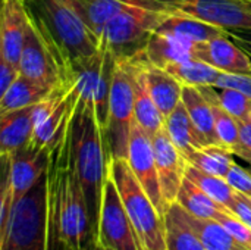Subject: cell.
Wrapping results in <instances>:
<instances>
[{
  "mask_svg": "<svg viewBox=\"0 0 251 250\" xmlns=\"http://www.w3.org/2000/svg\"><path fill=\"white\" fill-rule=\"evenodd\" d=\"M134 116V85L128 56H113L107 111V140L113 158L126 159Z\"/></svg>",
  "mask_w": 251,
  "mask_h": 250,
  "instance_id": "8992f818",
  "label": "cell"
},
{
  "mask_svg": "<svg viewBox=\"0 0 251 250\" xmlns=\"http://www.w3.org/2000/svg\"><path fill=\"white\" fill-rule=\"evenodd\" d=\"M109 172L134 225L141 250H166L165 218L134 175L128 161L112 158Z\"/></svg>",
  "mask_w": 251,
  "mask_h": 250,
  "instance_id": "277c9868",
  "label": "cell"
},
{
  "mask_svg": "<svg viewBox=\"0 0 251 250\" xmlns=\"http://www.w3.org/2000/svg\"><path fill=\"white\" fill-rule=\"evenodd\" d=\"M146 75L149 91L160 113L166 118L182 102L184 85L171 72L150 63L149 59L146 63Z\"/></svg>",
  "mask_w": 251,
  "mask_h": 250,
  "instance_id": "d6986e66",
  "label": "cell"
},
{
  "mask_svg": "<svg viewBox=\"0 0 251 250\" xmlns=\"http://www.w3.org/2000/svg\"><path fill=\"white\" fill-rule=\"evenodd\" d=\"M34 106L0 113V153L3 162H7L15 153L28 146L34 128Z\"/></svg>",
  "mask_w": 251,
  "mask_h": 250,
  "instance_id": "e0dca14e",
  "label": "cell"
},
{
  "mask_svg": "<svg viewBox=\"0 0 251 250\" xmlns=\"http://www.w3.org/2000/svg\"><path fill=\"white\" fill-rule=\"evenodd\" d=\"M126 161L134 175L137 177V180L140 181L146 193L150 196V199L153 200L160 215L165 218V214L169 206L166 205L163 194H162V189H160L153 139L137 122H134L131 128Z\"/></svg>",
  "mask_w": 251,
  "mask_h": 250,
  "instance_id": "30bf717a",
  "label": "cell"
},
{
  "mask_svg": "<svg viewBox=\"0 0 251 250\" xmlns=\"http://www.w3.org/2000/svg\"><path fill=\"white\" fill-rule=\"evenodd\" d=\"M19 75H21L19 66L0 59V96L6 93V90L13 84V81Z\"/></svg>",
  "mask_w": 251,
  "mask_h": 250,
  "instance_id": "d590c367",
  "label": "cell"
},
{
  "mask_svg": "<svg viewBox=\"0 0 251 250\" xmlns=\"http://www.w3.org/2000/svg\"><path fill=\"white\" fill-rule=\"evenodd\" d=\"M225 180L237 193L251 199V169H246L238 164H234L228 171Z\"/></svg>",
  "mask_w": 251,
  "mask_h": 250,
  "instance_id": "1f68e13d",
  "label": "cell"
},
{
  "mask_svg": "<svg viewBox=\"0 0 251 250\" xmlns=\"http://www.w3.org/2000/svg\"><path fill=\"white\" fill-rule=\"evenodd\" d=\"M249 165H250V169H251V164H249Z\"/></svg>",
  "mask_w": 251,
  "mask_h": 250,
  "instance_id": "b9f144b4",
  "label": "cell"
},
{
  "mask_svg": "<svg viewBox=\"0 0 251 250\" xmlns=\"http://www.w3.org/2000/svg\"><path fill=\"white\" fill-rule=\"evenodd\" d=\"M166 250H207L182 217V208L174 202L165 214Z\"/></svg>",
  "mask_w": 251,
  "mask_h": 250,
  "instance_id": "484cf974",
  "label": "cell"
},
{
  "mask_svg": "<svg viewBox=\"0 0 251 250\" xmlns=\"http://www.w3.org/2000/svg\"><path fill=\"white\" fill-rule=\"evenodd\" d=\"M216 88H237L243 93H246L251 99V74H221L216 85Z\"/></svg>",
  "mask_w": 251,
  "mask_h": 250,
  "instance_id": "e575fe53",
  "label": "cell"
},
{
  "mask_svg": "<svg viewBox=\"0 0 251 250\" xmlns=\"http://www.w3.org/2000/svg\"><path fill=\"white\" fill-rule=\"evenodd\" d=\"M243 196H244V194H243ZM246 199H247V202H249V203H250V205H251V199H250V197H247V196H246Z\"/></svg>",
  "mask_w": 251,
  "mask_h": 250,
  "instance_id": "ab89813d",
  "label": "cell"
},
{
  "mask_svg": "<svg viewBox=\"0 0 251 250\" xmlns=\"http://www.w3.org/2000/svg\"><path fill=\"white\" fill-rule=\"evenodd\" d=\"M200 91L212 103L215 113V127L219 144L234 152V155L241 149V136H240V122L229 115L216 100V87L207 85L200 87Z\"/></svg>",
  "mask_w": 251,
  "mask_h": 250,
  "instance_id": "4316f807",
  "label": "cell"
},
{
  "mask_svg": "<svg viewBox=\"0 0 251 250\" xmlns=\"http://www.w3.org/2000/svg\"><path fill=\"white\" fill-rule=\"evenodd\" d=\"M228 34H229V37L237 44H240L251 56V31H244V32H240V31H228Z\"/></svg>",
  "mask_w": 251,
  "mask_h": 250,
  "instance_id": "8d00e7d4",
  "label": "cell"
},
{
  "mask_svg": "<svg viewBox=\"0 0 251 250\" xmlns=\"http://www.w3.org/2000/svg\"><path fill=\"white\" fill-rule=\"evenodd\" d=\"M132 85H134V116L135 122L151 137L165 127V118L156 106L147 85L146 63L147 57L144 49L128 56Z\"/></svg>",
  "mask_w": 251,
  "mask_h": 250,
  "instance_id": "4fadbf2b",
  "label": "cell"
},
{
  "mask_svg": "<svg viewBox=\"0 0 251 250\" xmlns=\"http://www.w3.org/2000/svg\"><path fill=\"white\" fill-rule=\"evenodd\" d=\"M165 130L185 158L206 146L182 102L165 118Z\"/></svg>",
  "mask_w": 251,
  "mask_h": 250,
  "instance_id": "603a6c76",
  "label": "cell"
},
{
  "mask_svg": "<svg viewBox=\"0 0 251 250\" xmlns=\"http://www.w3.org/2000/svg\"><path fill=\"white\" fill-rule=\"evenodd\" d=\"M218 103L240 124L251 122V99L237 88H216Z\"/></svg>",
  "mask_w": 251,
  "mask_h": 250,
  "instance_id": "4dcf8cb0",
  "label": "cell"
},
{
  "mask_svg": "<svg viewBox=\"0 0 251 250\" xmlns=\"http://www.w3.org/2000/svg\"><path fill=\"white\" fill-rule=\"evenodd\" d=\"M176 203L181 205L188 214L201 220H213L221 222L226 215H235L228 208L215 202L187 177L179 189Z\"/></svg>",
  "mask_w": 251,
  "mask_h": 250,
  "instance_id": "7402d4cb",
  "label": "cell"
},
{
  "mask_svg": "<svg viewBox=\"0 0 251 250\" xmlns=\"http://www.w3.org/2000/svg\"><path fill=\"white\" fill-rule=\"evenodd\" d=\"M221 222L231 231L244 249L251 250V228L247 224H244L237 215H226Z\"/></svg>",
  "mask_w": 251,
  "mask_h": 250,
  "instance_id": "d6a6232c",
  "label": "cell"
},
{
  "mask_svg": "<svg viewBox=\"0 0 251 250\" xmlns=\"http://www.w3.org/2000/svg\"><path fill=\"white\" fill-rule=\"evenodd\" d=\"M194 50H196L194 43L157 31L153 32V35L149 38L147 44L144 46V53L149 62L163 69L172 63L193 59Z\"/></svg>",
  "mask_w": 251,
  "mask_h": 250,
  "instance_id": "ac0fdd59",
  "label": "cell"
},
{
  "mask_svg": "<svg viewBox=\"0 0 251 250\" xmlns=\"http://www.w3.org/2000/svg\"><path fill=\"white\" fill-rule=\"evenodd\" d=\"M151 139L162 194L166 205L169 206L171 203L176 202L179 189L185 180L188 162L184 153L174 144L165 127Z\"/></svg>",
  "mask_w": 251,
  "mask_h": 250,
  "instance_id": "7c38bea8",
  "label": "cell"
},
{
  "mask_svg": "<svg viewBox=\"0 0 251 250\" xmlns=\"http://www.w3.org/2000/svg\"><path fill=\"white\" fill-rule=\"evenodd\" d=\"M19 71L22 75L51 88L66 83L57 60L31 22L19 59Z\"/></svg>",
  "mask_w": 251,
  "mask_h": 250,
  "instance_id": "8fae6325",
  "label": "cell"
},
{
  "mask_svg": "<svg viewBox=\"0 0 251 250\" xmlns=\"http://www.w3.org/2000/svg\"><path fill=\"white\" fill-rule=\"evenodd\" d=\"M240 136H241V149H247L251 152V122L240 124Z\"/></svg>",
  "mask_w": 251,
  "mask_h": 250,
  "instance_id": "74e56055",
  "label": "cell"
},
{
  "mask_svg": "<svg viewBox=\"0 0 251 250\" xmlns=\"http://www.w3.org/2000/svg\"><path fill=\"white\" fill-rule=\"evenodd\" d=\"M171 16L135 4H125L104 27L100 40L113 56H131L147 44L149 38Z\"/></svg>",
  "mask_w": 251,
  "mask_h": 250,
  "instance_id": "52a82bcc",
  "label": "cell"
},
{
  "mask_svg": "<svg viewBox=\"0 0 251 250\" xmlns=\"http://www.w3.org/2000/svg\"><path fill=\"white\" fill-rule=\"evenodd\" d=\"M4 174L9 177L15 202L25 196L46 174L47 152L24 147L7 162H3Z\"/></svg>",
  "mask_w": 251,
  "mask_h": 250,
  "instance_id": "2e32d148",
  "label": "cell"
},
{
  "mask_svg": "<svg viewBox=\"0 0 251 250\" xmlns=\"http://www.w3.org/2000/svg\"><path fill=\"white\" fill-rule=\"evenodd\" d=\"M74 119V118H72ZM47 208L71 250H97L88 206L74 162L72 121L47 150Z\"/></svg>",
  "mask_w": 251,
  "mask_h": 250,
  "instance_id": "6da1fadb",
  "label": "cell"
},
{
  "mask_svg": "<svg viewBox=\"0 0 251 250\" xmlns=\"http://www.w3.org/2000/svg\"><path fill=\"white\" fill-rule=\"evenodd\" d=\"M29 27L24 0H3L0 13V59L19 66Z\"/></svg>",
  "mask_w": 251,
  "mask_h": 250,
  "instance_id": "5bb4252c",
  "label": "cell"
},
{
  "mask_svg": "<svg viewBox=\"0 0 251 250\" xmlns=\"http://www.w3.org/2000/svg\"><path fill=\"white\" fill-rule=\"evenodd\" d=\"M54 88L40 84L21 74L6 90V93L0 96V113L34 106L44 100Z\"/></svg>",
  "mask_w": 251,
  "mask_h": 250,
  "instance_id": "d4e9b609",
  "label": "cell"
},
{
  "mask_svg": "<svg viewBox=\"0 0 251 250\" xmlns=\"http://www.w3.org/2000/svg\"><path fill=\"white\" fill-rule=\"evenodd\" d=\"M72 147L75 171L85 194L91 227L97 239L101 196L113 156L96 105L78 100V97L72 119Z\"/></svg>",
  "mask_w": 251,
  "mask_h": 250,
  "instance_id": "3957f363",
  "label": "cell"
},
{
  "mask_svg": "<svg viewBox=\"0 0 251 250\" xmlns=\"http://www.w3.org/2000/svg\"><path fill=\"white\" fill-rule=\"evenodd\" d=\"M113 55L101 41L99 50L74 66L69 75V83L78 100L96 105L100 122L106 128L109 111V91L112 81Z\"/></svg>",
  "mask_w": 251,
  "mask_h": 250,
  "instance_id": "ba28073f",
  "label": "cell"
},
{
  "mask_svg": "<svg viewBox=\"0 0 251 250\" xmlns=\"http://www.w3.org/2000/svg\"><path fill=\"white\" fill-rule=\"evenodd\" d=\"M13 205H15V199H13L12 184H10L9 177L4 174V180L1 186V196H0V236L6 231Z\"/></svg>",
  "mask_w": 251,
  "mask_h": 250,
  "instance_id": "836d02e7",
  "label": "cell"
},
{
  "mask_svg": "<svg viewBox=\"0 0 251 250\" xmlns=\"http://www.w3.org/2000/svg\"><path fill=\"white\" fill-rule=\"evenodd\" d=\"M47 248V180L44 177L15 202L0 250H46Z\"/></svg>",
  "mask_w": 251,
  "mask_h": 250,
  "instance_id": "5b68a950",
  "label": "cell"
},
{
  "mask_svg": "<svg viewBox=\"0 0 251 250\" xmlns=\"http://www.w3.org/2000/svg\"><path fill=\"white\" fill-rule=\"evenodd\" d=\"M185 177L190 178L197 187H200L215 202H218L219 205L228 208L232 212V209H234V206L237 203V192L229 186V183L225 178L203 172V171L197 169L196 167H193L190 164L187 167Z\"/></svg>",
  "mask_w": 251,
  "mask_h": 250,
  "instance_id": "f546056e",
  "label": "cell"
},
{
  "mask_svg": "<svg viewBox=\"0 0 251 250\" xmlns=\"http://www.w3.org/2000/svg\"><path fill=\"white\" fill-rule=\"evenodd\" d=\"M194 59L206 62L224 74H251V56L229 34L197 43Z\"/></svg>",
  "mask_w": 251,
  "mask_h": 250,
  "instance_id": "9a60e30c",
  "label": "cell"
},
{
  "mask_svg": "<svg viewBox=\"0 0 251 250\" xmlns=\"http://www.w3.org/2000/svg\"><path fill=\"white\" fill-rule=\"evenodd\" d=\"M29 22L57 60L65 81L81 60L93 56L101 40L93 31L79 0H24Z\"/></svg>",
  "mask_w": 251,
  "mask_h": 250,
  "instance_id": "7a4b0ae2",
  "label": "cell"
},
{
  "mask_svg": "<svg viewBox=\"0 0 251 250\" xmlns=\"http://www.w3.org/2000/svg\"><path fill=\"white\" fill-rule=\"evenodd\" d=\"M97 250H112V249H101V248H97Z\"/></svg>",
  "mask_w": 251,
  "mask_h": 250,
  "instance_id": "60d3db41",
  "label": "cell"
},
{
  "mask_svg": "<svg viewBox=\"0 0 251 250\" xmlns=\"http://www.w3.org/2000/svg\"><path fill=\"white\" fill-rule=\"evenodd\" d=\"M165 69L168 72H171L182 85L197 87V88L207 87V85L215 87L222 74L212 65H209L203 60L194 59V57L188 59V60L172 63Z\"/></svg>",
  "mask_w": 251,
  "mask_h": 250,
  "instance_id": "83f0119b",
  "label": "cell"
},
{
  "mask_svg": "<svg viewBox=\"0 0 251 250\" xmlns=\"http://www.w3.org/2000/svg\"><path fill=\"white\" fill-rule=\"evenodd\" d=\"M235 156H238V158L244 159L247 164H251V152L250 150H247V149H240V150L237 152V155H235Z\"/></svg>",
  "mask_w": 251,
  "mask_h": 250,
  "instance_id": "f35d334b",
  "label": "cell"
},
{
  "mask_svg": "<svg viewBox=\"0 0 251 250\" xmlns=\"http://www.w3.org/2000/svg\"><path fill=\"white\" fill-rule=\"evenodd\" d=\"M156 31L179 37L194 44L204 43V41L228 34V31L219 25H215V24H210L197 18L181 16V15L168 16Z\"/></svg>",
  "mask_w": 251,
  "mask_h": 250,
  "instance_id": "ffe728a7",
  "label": "cell"
},
{
  "mask_svg": "<svg viewBox=\"0 0 251 250\" xmlns=\"http://www.w3.org/2000/svg\"><path fill=\"white\" fill-rule=\"evenodd\" d=\"M182 103L194 122L199 134L201 136L206 146L219 144L216 127H215V113L212 103L204 97V94L197 87L184 85Z\"/></svg>",
  "mask_w": 251,
  "mask_h": 250,
  "instance_id": "44dd1931",
  "label": "cell"
},
{
  "mask_svg": "<svg viewBox=\"0 0 251 250\" xmlns=\"http://www.w3.org/2000/svg\"><path fill=\"white\" fill-rule=\"evenodd\" d=\"M234 156V152L229 149L221 144H210L190 153L187 162L203 172L225 178L231 167L235 164Z\"/></svg>",
  "mask_w": 251,
  "mask_h": 250,
  "instance_id": "f1b7e54d",
  "label": "cell"
},
{
  "mask_svg": "<svg viewBox=\"0 0 251 250\" xmlns=\"http://www.w3.org/2000/svg\"><path fill=\"white\" fill-rule=\"evenodd\" d=\"M182 217L207 250H246L222 222L197 218L188 214L184 208Z\"/></svg>",
  "mask_w": 251,
  "mask_h": 250,
  "instance_id": "cb8c5ba5",
  "label": "cell"
},
{
  "mask_svg": "<svg viewBox=\"0 0 251 250\" xmlns=\"http://www.w3.org/2000/svg\"><path fill=\"white\" fill-rule=\"evenodd\" d=\"M97 248L141 250L134 225L125 211L118 187L109 172L104 183L97 224Z\"/></svg>",
  "mask_w": 251,
  "mask_h": 250,
  "instance_id": "9c48e42d",
  "label": "cell"
}]
</instances>
